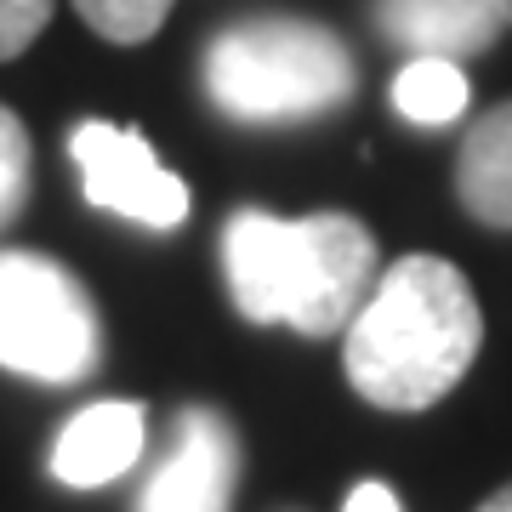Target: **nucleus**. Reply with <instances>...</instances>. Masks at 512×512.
I'll list each match as a JSON object with an SVG mask.
<instances>
[{
    "label": "nucleus",
    "mask_w": 512,
    "mask_h": 512,
    "mask_svg": "<svg viewBox=\"0 0 512 512\" xmlns=\"http://www.w3.org/2000/svg\"><path fill=\"white\" fill-rule=\"evenodd\" d=\"M484 313L444 256H399L342 330V370L376 410H427L473 370Z\"/></svg>",
    "instance_id": "nucleus-1"
},
{
    "label": "nucleus",
    "mask_w": 512,
    "mask_h": 512,
    "mask_svg": "<svg viewBox=\"0 0 512 512\" xmlns=\"http://www.w3.org/2000/svg\"><path fill=\"white\" fill-rule=\"evenodd\" d=\"M222 274L251 325L336 336L376 285V239L348 211H313L296 222L239 211L222 228Z\"/></svg>",
    "instance_id": "nucleus-2"
},
{
    "label": "nucleus",
    "mask_w": 512,
    "mask_h": 512,
    "mask_svg": "<svg viewBox=\"0 0 512 512\" xmlns=\"http://www.w3.org/2000/svg\"><path fill=\"white\" fill-rule=\"evenodd\" d=\"M353 52L308 18H239L205 46V92L228 120H313L353 97Z\"/></svg>",
    "instance_id": "nucleus-3"
},
{
    "label": "nucleus",
    "mask_w": 512,
    "mask_h": 512,
    "mask_svg": "<svg viewBox=\"0 0 512 512\" xmlns=\"http://www.w3.org/2000/svg\"><path fill=\"white\" fill-rule=\"evenodd\" d=\"M103 359V319L86 285L40 251H0V370L29 382H86Z\"/></svg>",
    "instance_id": "nucleus-4"
},
{
    "label": "nucleus",
    "mask_w": 512,
    "mask_h": 512,
    "mask_svg": "<svg viewBox=\"0 0 512 512\" xmlns=\"http://www.w3.org/2000/svg\"><path fill=\"white\" fill-rule=\"evenodd\" d=\"M69 154L97 211H114V217L143 222V228H177L188 217V183L177 171H165L137 126L80 120L69 131Z\"/></svg>",
    "instance_id": "nucleus-5"
},
{
    "label": "nucleus",
    "mask_w": 512,
    "mask_h": 512,
    "mask_svg": "<svg viewBox=\"0 0 512 512\" xmlns=\"http://www.w3.org/2000/svg\"><path fill=\"white\" fill-rule=\"evenodd\" d=\"M239 433L222 410L188 404L171 444H165L160 467L148 473L137 512H234L239 490Z\"/></svg>",
    "instance_id": "nucleus-6"
},
{
    "label": "nucleus",
    "mask_w": 512,
    "mask_h": 512,
    "mask_svg": "<svg viewBox=\"0 0 512 512\" xmlns=\"http://www.w3.org/2000/svg\"><path fill=\"white\" fill-rule=\"evenodd\" d=\"M148 444V416L131 399H103L86 404L80 416L63 421L52 444V478L69 490H103L114 478H126L143 461Z\"/></svg>",
    "instance_id": "nucleus-7"
},
{
    "label": "nucleus",
    "mask_w": 512,
    "mask_h": 512,
    "mask_svg": "<svg viewBox=\"0 0 512 512\" xmlns=\"http://www.w3.org/2000/svg\"><path fill=\"white\" fill-rule=\"evenodd\" d=\"M382 35L416 57H473L507 29L495 0H382Z\"/></svg>",
    "instance_id": "nucleus-8"
},
{
    "label": "nucleus",
    "mask_w": 512,
    "mask_h": 512,
    "mask_svg": "<svg viewBox=\"0 0 512 512\" xmlns=\"http://www.w3.org/2000/svg\"><path fill=\"white\" fill-rule=\"evenodd\" d=\"M456 194L467 217H478L484 228L501 234L512 228V97L478 114V126L467 131L456 154Z\"/></svg>",
    "instance_id": "nucleus-9"
},
{
    "label": "nucleus",
    "mask_w": 512,
    "mask_h": 512,
    "mask_svg": "<svg viewBox=\"0 0 512 512\" xmlns=\"http://www.w3.org/2000/svg\"><path fill=\"white\" fill-rule=\"evenodd\" d=\"M393 109L416 126H450L467 114V74L450 57H410L393 80Z\"/></svg>",
    "instance_id": "nucleus-10"
},
{
    "label": "nucleus",
    "mask_w": 512,
    "mask_h": 512,
    "mask_svg": "<svg viewBox=\"0 0 512 512\" xmlns=\"http://www.w3.org/2000/svg\"><path fill=\"white\" fill-rule=\"evenodd\" d=\"M74 12L114 46H137L165 23L171 0H74Z\"/></svg>",
    "instance_id": "nucleus-11"
},
{
    "label": "nucleus",
    "mask_w": 512,
    "mask_h": 512,
    "mask_svg": "<svg viewBox=\"0 0 512 512\" xmlns=\"http://www.w3.org/2000/svg\"><path fill=\"white\" fill-rule=\"evenodd\" d=\"M29 205V131L0 103V234L23 217Z\"/></svg>",
    "instance_id": "nucleus-12"
},
{
    "label": "nucleus",
    "mask_w": 512,
    "mask_h": 512,
    "mask_svg": "<svg viewBox=\"0 0 512 512\" xmlns=\"http://www.w3.org/2000/svg\"><path fill=\"white\" fill-rule=\"evenodd\" d=\"M46 23H52V0H0V63L29 52Z\"/></svg>",
    "instance_id": "nucleus-13"
},
{
    "label": "nucleus",
    "mask_w": 512,
    "mask_h": 512,
    "mask_svg": "<svg viewBox=\"0 0 512 512\" xmlns=\"http://www.w3.org/2000/svg\"><path fill=\"white\" fill-rule=\"evenodd\" d=\"M342 512H404V507L382 478H365V484H353V495L342 501Z\"/></svg>",
    "instance_id": "nucleus-14"
},
{
    "label": "nucleus",
    "mask_w": 512,
    "mask_h": 512,
    "mask_svg": "<svg viewBox=\"0 0 512 512\" xmlns=\"http://www.w3.org/2000/svg\"><path fill=\"white\" fill-rule=\"evenodd\" d=\"M478 512H512V484H501V490H495V495H490V501H484Z\"/></svg>",
    "instance_id": "nucleus-15"
},
{
    "label": "nucleus",
    "mask_w": 512,
    "mask_h": 512,
    "mask_svg": "<svg viewBox=\"0 0 512 512\" xmlns=\"http://www.w3.org/2000/svg\"><path fill=\"white\" fill-rule=\"evenodd\" d=\"M495 12H501V23H512V0H495Z\"/></svg>",
    "instance_id": "nucleus-16"
}]
</instances>
